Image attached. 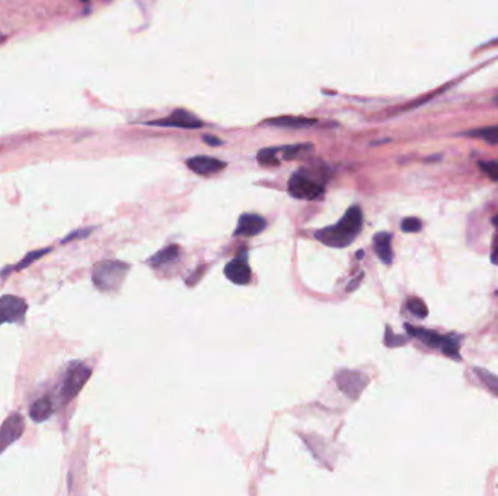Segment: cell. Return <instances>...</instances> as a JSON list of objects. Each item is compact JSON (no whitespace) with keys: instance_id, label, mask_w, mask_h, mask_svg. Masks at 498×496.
<instances>
[{"instance_id":"6da1fadb","label":"cell","mask_w":498,"mask_h":496,"mask_svg":"<svg viewBox=\"0 0 498 496\" xmlns=\"http://www.w3.org/2000/svg\"><path fill=\"white\" fill-rule=\"evenodd\" d=\"M363 228V211L359 206L348 208L334 226L315 233V237L330 247H347L353 243Z\"/></svg>"},{"instance_id":"7a4b0ae2","label":"cell","mask_w":498,"mask_h":496,"mask_svg":"<svg viewBox=\"0 0 498 496\" xmlns=\"http://www.w3.org/2000/svg\"><path fill=\"white\" fill-rule=\"evenodd\" d=\"M129 269L130 266L127 264L118 261L99 262L93 268V284L101 291H114L122 284Z\"/></svg>"},{"instance_id":"3957f363","label":"cell","mask_w":498,"mask_h":496,"mask_svg":"<svg viewBox=\"0 0 498 496\" xmlns=\"http://www.w3.org/2000/svg\"><path fill=\"white\" fill-rule=\"evenodd\" d=\"M407 332L410 336L419 339L422 343H426L430 348L439 350L447 357L459 360V341L453 335H439L434 331L424 329V328H415L411 325H405Z\"/></svg>"},{"instance_id":"277c9868","label":"cell","mask_w":498,"mask_h":496,"mask_svg":"<svg viewBox=\"0 0 498 496\" xmlns=\"http://www.w3.org/2000/svg\"><path fill=\"white\" fill-rule=\"evenodd\" d=\"M289 192L296 200L313 201L323 194V187L303 173H293L289 179Z\"/></svg>"},{"instance_id":"5b68a950","label":"cell","mask_w":498,"mask_h":496,"mask_svg":"<svg viewBox=\"0 0 498 496\" xmlns=\"http://www.w3.org/2000/svg\"><path fill=\"white\" fill-rule=\"evenodd\" d=\"M91 374H92L91 368L86 365H81V364L67 371V376H66L63 387H62V398H63L64 403L76 398L79 391L86 384V382L89 380Z\"/></svg>"},{"instance_id":"8992f818","label":"cell","mask_w":498,"mask_h":496,"mask_svg":"<svg viewBox=\"0 0 498 496\" xmlns=\"http://www.w3.org/2000/svg\"><path fill=\"white\" fill-rule=\"evenodd\" d=\"M27 313V303L15 295H4L0 299V325L22 324Z\"/></svg>"},{"instance_id":"52a82bcc","label":"cell","mask_w":498,"mask_h":496,"mask_svg":"<svg viewBox=\"0 0 498 496\" xmlns=\"http://www.w3.org/2000/svg\"><path fill=\"white\" fill-rule=\"evenodd\" d=\"M335 382L341 391H344L350 399H357L369 383V379L359 371L342 370L337 374Z\"/></svg>"},{"instance_id":"ba28073f","label":"cell","mask_w":498,"mask_h":496,"mask_svg":"<svg viewBox=\"0 0 498 496\" xmlns=\"http://www.w3.org/2000/svg\"><path fill=\"white\" fill-rule=\"evenodd\" d=\"M151 126L159 127H177V129H200L204 126V122L195 117L194 114L185 110H175L169 117H165L158 121H152Z\"/></svg>"},{"instance_id":"9c48e42d","label":"cell","mask_w":498,"mask_h":496,"mask_svg":"<svg viewBox=\"0 0 498 496\" xmlns=\"http://www.w3.org/2000/svg\"><path fill=\"white\" fill-rule=\"evenodd\" d=\"M23 432V419L19 413L9 416L2 428H0V454H2L12 442H15Z\"/></svg>"},{"instance_id":"30bf717a","label":"cell","mask_w":498,"mask_h":496,"mask_svg":"<svg viewBox=\"0 0 498 496\" xmlns=\"http://www.w3.org/2000/svg\"><path fill=\"white\" fill-rule=\"evenodd\" d=\"M267 226V221L264 217H261L260 214H254V213H245L241 215L238 228L235 230L236 236H246V237H253L260 235Z\"/></svg>"},{"instance_id":"8fae6325","label":"cell","mask_w":498,"mask_h":496,"mask_svg":"<svg viewBox=\"0 0 498 496\" xmlns=\"http://www.w3.org/2000/svg\"><path fill=\"white\" fill-rule=\"evenodd\" d=\"M187 166L197 175H213L226 167V163L210 156H194L187 160Z\"/></svg>"},{"instance_id":"7c38bea8","label":"cell","mask_w":498,"mask_h":496,"mask_svg":"<svg viewBox=\"0 0 498 496\" xmlns=\"http://www.w3.org/2000/svg\"><path fill=\"white\" fill-rule=\"evenodd\" d=\"M225 276L233 284L245 285L251 281V268H249V265L246 264L245 259L236 258V259H232L226 265Z\"/></svg>"},{"instance_id":"4fadbf2b","label":"cell","mask_w":498,"mask_h":496,"mask_svg":"<svg viewBox=\"0 0 498 496\" xmlns=\"http://www.w3.org/2000/svg\"><path fill=\"white\" fill-rule=\"evenodd\" d=\"M264 124H270V126H274V127L302 129V127L313 126V124H316V119H315V118H306V117H291V115H286V117H277V118L265 119Z\"/></svg>"},{"instance_id":"5bb4252c","label":"cell","mask_w":498,"mask_h":496,"mask_svg":"<svg viewBox=\"0 0 498 496\" xmlns=\"http://www.w3.org/2000/svg\"><path fill=\"white\" fill-rule=\"evenodd\" d=\"M373 243H375V251L381 261L386 265L392 264L393 261V251H392V235L388 232H381L375 237H373Z\"/></svg>"},{"instance_id":"9a60e30c","label":"cell","mask_w":498,"mask_h":496,"mask_svg":"<svg viewBox=\"0 0 498 496\" xmlns=\"http://www.w3.org/2000/svg\"><path fill=\"white\" fill-rule=\"evenodd\" d=\"M53 413V402L50 398H41L30 408V416L35 423H44Z\"/></svg>"},{"instance_id":"2e32d148","label":"cell","mask_w":498,"mask_h":496,"mask_svg":"<svg viewBox=\"0 0 498 496\" xmlns=\"http://www.w3.org/2000/svg\"><path fill=\"white\" fill-rule=\"evenodd\" d=\"M178 255H180V247L177 244H170L149 259V264L154 265V266L169 264L172 261H175L178 258Z\"/></svg>"},{"instance_id":"e0dca14e","label":"cell","mask_w":498,"mask_h":496,"mask_svg":"<svg viewBox=\"0 0 498 496\" xmlns=\"http://www.w3.org/2000/svg\"><path fill=\"white\" fill-rule=\"evenodd\" d=\"M466 136L481 138V140H484V141H487L490 144H498V126H491V127L472 130V131H468Z\"/></svg>"},{"instance_id":"ac0fdd59","label":"cell","mask_w":498,"mask_h":496,"mask_svg":"<svg viewBox=\"0 0 498 496\" xmlns=\"http://www.w3.org/2000/svg\"><path fill=\"white\" fill-rule=\"evenodd\" d=\"M277 156H279V147H268L258 152L257 159L262 166H279L280 159Z\"/></svg>"},{"instance_id":"d6986e66","label":"cell","mask_w":498,"mask_h":496,"mask_svg":"<svg viewBox=\"0 0 498 496\" xmlns=\"http://www.w3.org/2000/svg\"><path fill=\"white\" fill-rule=\"evenodd\" d=\"M474 371H475V374L480 377V380H481L495 396H498V377L494 376L492 373H490V371L481 368V367H475Z\"/></svg>"},{"instance_id":"ffe728a7","label":"cell","mask_w":498,"mask_h":496,"mask_svg":"<svg viewBox=\"0 0 498 496\" xmlns=\"http://www.w3.org/2000/svg\"><path fill=\"white\" fill-rule=\"evenodd\" d=\"M407 307H408L410 313L412 316H415L417 319H424L429 314V309H427L426 303L422 302L421 299H415V297H412V299H410L407 302Z\"/></svg>"},{"instance_id":"44dd1931","label":"cell","mask_w":498,"mask_h":496,"mask_svg":"<svg viewBox=\"0 0 498 496\" xmlns=\"http://www.w3.org/2000/svg\"><path fill=\"white\" fill-rule=\"evenodd\" d=\"M480 169L492 181H498V162H480Z\"/></svg>"},{"instance_id":"7402d4cb","label":"cell","mask_w":498,"mask_h":496,"mask_svg":"<svg viewBox=\"0 0 498 496\" xmlns=\"http://www.w3.org/2000/svg\"><path fill=\"white\" fill-rule=\"evenodd\" d=\"M422 228L421 225V221L415 217H408L405 218L403 223H401V229L405 232V233H417L419 232Z\"/></svg>"},{"instance_id":"603a6c76","label":"cell","mask_w":498,"mask_h":496,"mask_svg":"<svg viewBox=\"0 0 498 496\" xmlns=\"http://www.w3.org/2000/svg\"><path fill=\"white\" fill-rule=\"evenodd\" d=\"M50 249H42V251H37V252H33V254H30L27 258H25L22 262H19V265L16 266V269H19V268H25V266H28L33 261H35V259H38V258H41L44 254H47Z\"/></svg>"},{"instance_id":"cb8c5ba5","label":"cell","mask_w":498,"mask_h":496,"mask_svg":"<svg viewBox=\"0 0 498 496\" xmlns=\"http://www.w3.org/2000/svg\"><path fill=\"white\" fill-rule=\"evenodd\" d=\"M203 140H204L207 144H210V146H221V144H223L221 140H219V138H216V137H212V136H204Z\"/></svg>"},{"instance_id":"d4e9b609","label":"cell","mask_w":498,"mask_h":496,"mask_svg":"<svg viewBox=\"0 0 498 496\" xmlns=\"http://www.w3.org/2000/svg\"><path fill=\"white\" fill-rule=\"evenodd\" d=\"M492 262H494V264H498V247H497V249H495L494 254H492Z\"/></svg>"},{"instance_id":"484cf974","label":"cell","mask_w":498,"mask_h":496,"mask_svg":"<svg viewBox=\"0 0 498 496\" xmlns=\"http://www.w3.org/2000/svg\"><path fill=\"white\" fill-rule=\"evenodd\" d=\"M495 102H497V104H498V96H497V98H495Z\"/></svg>"}]
</instances>
